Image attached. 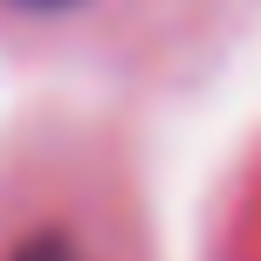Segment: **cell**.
<instances>
[{
    "mask_svg": "<svg viewBox=\"0 0 261 261\" xmlns=\"http://www.w3.org/2000/svg\"><path fill=\"white\" fill-rule=\"evenodd\" d=\"M7 261H90V254H83L69 234H28V241H21V248H14Z\"/></svg>",
    "mask_w": 261,
    "mask_h": 261,
    "instance_id": "1",
    "label": "cell"
},
{
    "mask_svg": "<svg viewBox=\"0 0 261 261\" xmlns=\"http://www.w3.org/2000/svg\"><path fill=\"white\" fill-rule=\"evenodd\" d=\"M14 7H76V0H14Z\"/></svg>",
    "mask_w": 261,
    "mask_h": 261,
    "instance_id": "2",
    "label": "cell"
}]
</instances>
